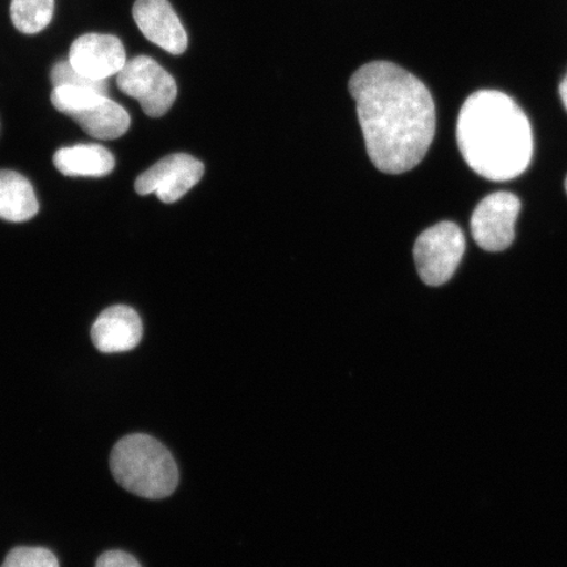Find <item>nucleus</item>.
Here are the masks:
<instances>
[{
  "mask_svg": "<svg viewBox=\"0 0 567 567\" xmlns=\"http://www.w3.org/2000/svg\"><path fill=\"white\" fill-rule=\"evenodd\" d=\"M69 62L78 73L94 81H109L126 63L123 42L113 34L87 33L70 47Z\"/></svg>",
  "mask_w": 567,
  "mask_h": 567,
  "instance_id": "obj_9",
  "label": "nucleus"
},
{
  "mask_svg": "<svg viewBox=\"0 0 567 567\" xmlns=\"http://www.w3.org/2000/svg\"><path fill=\"white\" fill-rule=\"evenodd\" d=\"M51 81L53 87L59 86H74V87H83L91 89L102 94L109 95L110 84L109 81H94L90 80V78L78 73V71L70 65L68 61L56 62L52 69Z\"/></svg>",
  "mask_w": 567,
  "mask_h": 567,
  "instance_id": "obj_15",
  "label": "nucleus"
},
{
  "mask_svg": "<svg viewBox=\"0 0 567 567\" xmlns=\"http://www.w3.org/2000/svg\"><path fill=\"white\" fill-rule=\"evenodd\" d=\"M96 567H142L130 553L122 550L105 551L99 557Z\"/></svg>",
  "mask_w": 567,
  "mask_h": 567,
  "instance_id": "obj_17",
  "label": "nucleus"
},
{
  "mask_svg": "<svg viewBox=\"0 0 567 567\" xmlns=\"http://www.w3.org/2000/svg\"><path fill=\"white\" fill-rule=\"evenodd\" d=\"M367 153L389 175L413 169L425 157L436 132V110L423 82L393 62L361 66L349 83Z\"/></svg>",
  "mask_w": 567,
  "mask_h": 567,
  "instance_id": "obj_1",
  "label": "nucleus"
},
{
  "mask_svg": "<svg viewBox=\"0 0 567 567\" xmlns=\"http://www.w3.org/2000/svg\"><path fill=\"white\" fill-rule=\"evenodd\" d=\"M456 134L467 165L488 181L515 179L534 157V134L526 113L499 91H478L467 97Z\"/></svg>",
  "mask_w": 567,
  "mask_h": 567,
  "instance_id": "obj_2",
  "label": "nucleus"
},
{
  "mask_svg": "<svg viewBox=\"0 0 567 567\" xmlns=\"http://www.w3.org/2000/svg\"><path fill=\"white\" fill-rule=\"evenodd\" d=\"M144 328L137 311L115 305L97 317L91 329L92 343L103 353H118L136 349Z\"/></svg>",
  "mask_w": 567,
  "mask_h": 567,
  "instance_id": "obj_11",
  "label": "nucleus"
},
{
  "mask_svg": "<svg viewBox=\"0 0 567 567\" xmlns=\"http://www.w3.org/2000/svg\"><path fill=\"white\" fill-rule=\"evenodd\" d=\"M204 165L188 154H172L137 177L134 188L141 196L155 194L173 204L194 188L204 175Z\"/></svg>",
  "mask_w": 567,
  "mask_h": 567,
  "instance_id": "obj_8",
  "label": "nucleus"
},
{
  "mask_svg": "<svg viewBox=\"0 0 567 567\" xmlns=\"http://www.w3.org/2000/svg\"><path fill=\"white\" fill-rule=\"evenodd\" d=\"M133 18L145 38L169 54L187 51L188 35L168 0H136Z\"/></svg>",
  "mask_w": 567,
  "mask_h": 567,
  "instance_id": "obj_10",
  "label": "nucleus"
},
{
  "mask_svg": "<svg viewBox=\"0 0 567 567\" xmlns=\"http://www.w3.org/2000/svg\"><path fill=\"white\" fill-rule=\"evenodd\" d=\"M522 203L514 194L495 193L482 200L474 209L472 236L481 248L498 252L514 243L515 225Z\"/></svg>",
  "mask_w": 567,
  "mask_h": 567,
  "instance_id": "obj_7",
  "label": "nucleus"
},
{
  "mask_svg": "<svg viewBox=\"0 0 567 567\" xmlns=\"http://www.w3.org/2000/svg\"><path fill=\"white\" fill-rule=\"evenodd\" d=\"M54 166L65 176L103 177L115 168V157L102 145L62 147L54 154Z\"/></svg>",
  "mask_w": 567,
  "mask_h": 567,
  "instance_id": "obj_12",
  "label": "nucleus"
},
{
  "mask_svg": "<svg viewBox=\"0 0 567 567\" xmlns=\"http://www.w3.org/2000/svg\"><path fill=\"white\" fill-rule=\"evenodd\" d=\"M0 567H60V564L51 550L20 547L12 549Z\"/></svg>",
  "mask_w": 567,
  "mask_h": 567,
  "instance_id": "obj_16",
  "label": "nucleus"
},
{
  "mask_svg": "<svg viewBox=\"0 0 567 567\" xmlns=\"http://www.w3.org/2000/svg\"><path fill=\"white\" fill-rule=\"evenodd\" d=\"M10 16L19 32H42L53 19L54 0H11Z\"/></svg>",
  "mask_w": 567,
  "mask_h": 567,
  "instance_id": "obj_14",
  "label": "nucleus"
},
{
  "mask_svg": "<svg viewBox=\"0 0 567 567\" xmlns=\"http://www.w3.org/2000/svg\"><path fill=\"white\" fill-rule=\"evenodd\" d=\"M117 87L125 95L137 99L142 111L151 117L165 115L177 96L174 76L147 55L126 61L117 74Z\"/></svg>",
  "mask_w": 567,
  "mask_h": 567,
  "instance_id": "obj_6",
  "label": "nucleus"
},
{
  "mask_svg": "<svg viewBox=\"0 0 567 567\" xmlns=\"http://www.w3.org/2000/svg\"><path fill=\"white\" fill-rule=\"evenodd\" d=\"M464 252V233L456 224L439 223L424 230L414 245L420 278L430 287L443 286L455 275Z\"/></svg>",
  "mask_w": 567,
  "mask_h": 567,
  "instance_id": "obj_5",
  "label": "nucleus"
},
{
  "mask_svg": "<svg viewBox=\"0 0 567 567\" xmlns=\"http://www.w3.org/2000/svg\"><path fill=\"white\" fill-rule=\"evenodd\" d=\"M559 95H561L563 103L567 110V75L565 76V80L561 82V84H559Z\"/></svg>",
  "mask_w": 567,
  "mask_h": 567,
  "instance_id": "obj_18",
  "label": "nucleus"
},
{
  "mask_svg": "<svg viewBox=\"0 0 567 567\" xmlns=\"http://www.w3.org/2000/svg\"><path fill=\"white\" fill-rule=\"evenodd\" d=\"M51 101L56 111L73 118L91 137L116 140L130 130V113L102 92L59 86L53 87Z\"/></svg>",
  "mask_w": 567,
  "mask_h": 567,
  "instance_id": "obj_4",
  "label": "nucleus"
},
{
  "mask_svg": "<svg viewBox=\"0 0 567 567\" xmlns=\"http://www.w3.org/2000/svg\"><path fill=\"white\" fill-rule=\"evenodd\" d=\"M565 187H566V193H567V177H566V183H565Z\"/></svg>",
  "mask_w": 567,
  "mask_h": 567,
  "instance_id": "obj_19",
  "label": "nucleus"
},
{
  "mask_svg": "<svg viewBox=\"0 0 567 567\" xmlns=\"http://www.w3.org/2000/svg\"><path fill=\"white\" fill-rule=\"evenodd\" d=\"M39 208L30 181L11 169H0V218L25 223L38 215Z\"/></svg>",
  "mask_w": 567,
  "mask_h": 567,
  "instance_id": "obj_13",
  "label": "nucleus"
},
{
  "mask_svg": "<svg viewBox=\"0 0 567 567\" xmlns=\"http://www.w3.org/2000/svg\"><path fill=\"white\" fill-rule=\"evenodd\" d=\"M110 466L113 478L125 491L146 499L172 495L179 471L165 445L145 434L127 435L113 446Z\"/></svg>",
  "mask_w": 567,
  "mask_h": 567,
  "instance_id": "obj_3",
  "label": "nucleus"
}]
</instances>
